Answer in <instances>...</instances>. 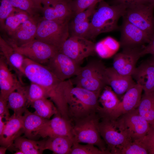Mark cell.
I'll return each mask as SVG.
<instances>
[{"label": "cell", "mask_w": 154, "mask_h": 154, "mask_svg": "<svg viewBox=\"0 0 154 154\" xmlns=\"http://www.w3.org/2000/svg\"><path fill=\"white\" fill-rule=\"evenodd\" d=\"M98 4L92 15L86 37L92 41L101 33L119 29L118 20L127 8L123 5H110L104 0Z\"/></svg>", "instance_id": "3"}, {"label": "cell", "mask_w": 154, "mask_h": 154, "mask_svg": "<svg viewBox=\"0 0 154 154\" xmlns=\"http://www.w3.org/2000/svg\"><path fill=\"white\" fill-rule=\"evenodd\" d=\"M66 0L68 2L72 0Z\"/></svg>", "instance_id": "51"}, {"label": "cell", "mask_w": 154, "mask_h": 154, "mask_svg": "<svg viewBox=\"0 0 154 154\" xmlns=\"http://www.w3.org/2000/svg\"><path fill=\"white\" fill-rule=\"evenodd\" d=\"M72 122L71 120L63 117L58 112L52 119L47 120L38 132L37 135L43 138L64 136L73 138Z\"/></svg>", "instance_id": "15"}, {"label": "cell", "mask_w": 154, "mask_h": 154, "mask_svg": "<svg viewBox=\"0 0 154 154\" xmlns=\"http://www.w3.org/2000/svg\"><path fill=\"white\" fill-rule=\"evenodd\" d=\"M28 87L24 85L12 92L7 99V106L13 110L14 114L22 116L28 107L27 92Z\"/></svg>", "instance_id": "25"}, {"label": "cell", "mask_w": 154, "mask_h": 154, "mask_svg": "<svg viewBox=\"0 0 154 154\" xmlns=\"http://www.w3.org/2000/svg\"><path fill=\"white\" fill-rule=\"evenodd\" d=\"M154 4L149 1L132 5L126 8L122 17L151 38L154 35Z\"/></svg>", "instance_id": "8"}, {"label": "cell", "mask_w": 154, "mask_h": 154, "mask_svg": "<svg viewBox=\"0 0 154 154\" xmlns=\"http://www.w3.org/2000/svg\"><path fill=\"white\" fill-rule=\"evenodd\" d=\"M42 10L44 19L60 22L69 21L73 16L66 0H47Z\"/></svg>", "instance_id": "16"}, {"label": "cell", "mask_w": 154, "mask_h": 154, "mask_svg": "<svg viewBox=\"0 0 154 154\" xmlns=\"http://www.w3.org/2000/svg\"><path fill=\"white\" fill-rule=\"evenodd\" d=\"M106 74L108 85L110 86L118 97L124 95L136 84L132 76L120 74L112 67L106 68Z\"/></svg>", "instance_id": "21"}, {"label": "cell", "mask_w": 154, "mask_h": 154, "mask_svg": "<svg viewBox=\"0 0 154 154\" xmlns=\"http://www.w3.org/2000/svg\"><path fill=\"white\" fill-rule=\"evenodd\" d=\"M1 55L4 58L10 70L13 71L20 82L24 84L22 78L24 76L23 65L25 58L5 39L0 36Z\"/></svg>", "instance_id": "19"}, {"label": "cell", "mask_w": 154, "mask_h": 154, "mask_svg": "<svg viewBox=\"0 0 154 154\" xmlns=\"http://www.w3.org/2000/svg\"><path fill=\"white\" fill-rule=\"evenodd\" d=\"M104 0H72L68 2V5L72 11L73 15L88 9L94 4L98 3Z\"/></svg>", "instance_id": "37"}, {"label": "cell", "mask_w": 154, "mask_h": 154, "mask_svg": "<svg viewBox=\"0 0 154 154\" xmlns=\"http://www.w3.org/2000/svg\"><path fill=\"white\" fill-rule=\"evenodd\" d=\"M137 109L140 115L154 126V91L144 93Z\"/></svg>", "instance_id": "29"}, {"label": "cell", "mask_w": 154, "mask_h": 154, "mask_svg": "<svg viewBox=\"0 0 154 154\" xmlns=\"http://www.w3.org/2000/svg\"><path fill=\"white\" fill-rule=\"evenodd\" d=\"M35 112L41 117L49 119L53 115L58 113V110L54 103L48 98H44L37 100L31 104Z\"/></svg>", "instance_id": "32"}, {"label": "cell", "mask_w": 154, "mask_h": 154, "mask_svg": "<svg viewBox=\"0 0 154 154\" xmlns=\"http://www.w3.org/2000/svg\"><path fill=\"white\" fill-rule=\"evenodd\" d=\"M140 139L147 150L149 154H154V126L150 125L147 134Z\"/></svg>", "instance_id": "40"}, {"label": "cell", "mask_w": 154, "mask_h": 154, "mask_svg": "<svg viewBox=\"0 0 154 154\" xmlns=\"http://www.w3.org/2000/svg\"><path fill=\"white\" fill-rule=\"evenodd\" d=\"M98 4L95 3L87 9L76 15L70 24H76L88 20V18L92 15Z\"/></svg>", "instance_id": "41"}, {"label": "cell", "mask_w": 154, "mask_h": 154, "mask_svg": "<svg viewBox=\"0 0 154 154\" xmlns=\"http://www.w3.org/2000/svg\"><path fill=\"white\" fill-rule=\"evenodd\" d=\"M45 141H36L19 136L15 139L12 147L22 151L24 154H42Z\"/></svg>", "instance_id": "28"}, {"label": "cell", "mask_w": 154, "mask_h": 154, "mask_svg": "<svg viewBox=\"0 0 154 154\" xmlns=\"http://www.w3.org/2000/svg\"><path fill=\"white\" fill-rule=\"evenodd\" d=\"M123 19L119 28V42L122 48L142 47L149 42L151 38L147 34L125 18Z\"/></svg>", "instance_id": "13"}, {"label": "cell", "mask_w": 154, "mask_h": 154, "mask_svg": "<svg viewBox=\"0 0 154 154\" xmlns=\"http://www.w3.org/2000/svg\"><path fill=\"white\" fill-rule=\"evenodd\" d=\"M98 101L101 106L98 110L97 114L100 119H108L121 101L110 86L107 85L101 91Z\"/></svg>", "instance_id": "23"}, {"label": "cell", "mask_w": 154, "mask_h": 154, "mask_svg": "<svg viewBox=\"0 0 154 154\" xmlns=\"http://www.w3.org/2000/svg\"><path fill=\"white\" fill-rule=\"evenodd\" d=\"M15 154H24V153L21 151L19 150L17 151L15 153Z\"/></svg>", "instance_id": "49"}, {"label": "cell", "mask_w": 154, "mask_h": 154, "mask_svg": "<svg viewBox=\"0 0 154 154\" xmlns=\"http://www.w3.org/2000/svg\"><path fill=\"white\" fill-rule=\"evenodd\" d=\"M15 74L11 71L4 57H0V96L7 100L12 92L23 86Z\"/></svg>", "instance_id": "20"}, {"label": "cell", "mask_w": 154, "mask_h": 154, "mask_svg": "<svg viewBox=\"0 0 154 154\" xmlns=\"http://www.w3.org/2000/svg\"><path fill=\"white\" fill-rule=\"evenodd\" d=\"M7 148L5 147L1 146L0 147V154H5Z\"/></svg>", "instance_id": "47"}, {"label": "cell", "mask_w": 154, "mask_h": 154, "mask_svg": "<svg viewBox=\"0 0 154 154\" xmlns=\"http://www.w3.org/2000/svg\"><path fill=\"white\" fill-rule=\"evenodd\" d=\"M44 98H48L44 89L39 84L31 82L27 92L28 106L34 102Z\"/></svg>", "instance_id": "36"}, {"label": "cell", "mask_w": 154, "mask_h": 154, "mask_svg": "<svg viewBox=\"0 0 154 154\" xmlns=\"http://www.w3.org/2000/svg\"><path fill=\"white\" fill-rule=\"evenodd\" d=\"M148 54L154 55V35L151 37L148 44L144 46L141 52V56Z\"/></svg>", "instance_id": "44"}, {"label": "cell", "mask_w": 154, "mask_h": 154, "mask_svg": "<svg viewBox=\"0 0 154 154\" xmlns=\"http://www.w3.org/2000/svg\"><path fill=\"white\" fill-rule=\"evenodd\" d=\"M14 7L25 11L33 17H38L39 11L42 9L38 7L33 0H10Z\"/></svg>", "instance_id": "34"}, {"label": "cell", "mask_w": 154, "mask_h": 154, "mask_svg": "<svg viewBox=\"0 0 154 154\" xmlns=\"http://www.w3.org/2000/svg\"><path fill=\"white\" fill-rule=\"evenodd\" d=\"M69 34V21L60 22L42 18L39 20L35 38L60 51Z\"/></svg>", "instance_id": "6"}, {"label": "cell", "mask_w": 154, "mask_h": 154, "mask_svg": "<svg viewBox=\"0 0 154 154\" xmlns=\"http://www.w3.org/2000/svg\"><path fill=\"white\" fill-rule=\"evenodd\" d=\"M9 108L7 106V101L0 96V116H3L6 121L11 117Z\"/></svg>", "instance_id": "42"}, {"label": "cell", "mask_w": 154, "mask_h": 154, "mask_svg": "<svg viewBox=\"0 0 154 154\" xmlns=\"http://www.w3.org/2000/svg\"><path fill=\"white\" fill-rule=\"evenodd\" d=\"M24 76L43 87L48 98L64 118L70 120L64 95V81L57 78L45 65L25 57L23 65Z\"/></svg>", "instance_id": "1"}, {"label": "cell", "mask_w": 154, "mask_h": 154, "mask_svg": "<svg viewBox=\"0 0 154 154\" xmlns=\"http://www.w3.org/2000/svg\"><path fill=\"white\" fill-rule=\"evenodd\" d=\"M40 19L33 17L21 24L6 40L12 46H19L35 39Z\"/></svg>", "instance_id": "18"}, {"label": "cell", "mask_w": 154, "mask_h": 154, "mask_svg": "<svg viewBox=\"0 0 154 154\" xmlns=\"http://www.w3.org/2000/svg\"><path fill=\"white\" fill-rule=\"evenodd\" d=\"M149 0H112L110 1V5H123L127 8L130 6L146 2Z\"/></svg>", "instance_id": "43"}, {"label": "cell", "mask_w": 154, "mask_h": 154, "mask_svg": "<svg viewBox=\"0 0 154 154\" xmlns=\"http://www.w3.org/2000/svg\"><path fill=\"white\" fill-rule=\"evenodd\" d=\"M23 116V131L29 139L37 136L38 132L47 119L43 118L35 112H31L27 109Z\"/></svg>", "instance_id": "26"}, {"label": "cell", "mask_w": 154, "mask_h": 154, "mask_svg": "<svg viewBox=\"0 0 154 154\" xmlns=\"http://www.w3.org/2000/svg\"><path fill=\"white\" fill-rule=\"evenodd\" d=\"M89 20L76 24H69V33L71 36L82 37L86 38L89 28Z\"/></svg>", "instance_id": "38"}, {"label": "cell", "mask_w": 154, "mask_h": 154, "mask_svg": "<svg viewBox=\"0 0 154 154\" xmlns=\"http://www.w3.org/2000/svg\"><path fill=\"white\" fill-rule=\"evenodd\" d=\"M149 154L140 139H131L124 144L117 146L113 154Z\"/></svg>", "instance_id": "33"}, {"label": "cell", "mask_w": 154, "mask_h": 154, "mask_svg": "<svg viewBox=\"0 0 154 154\" xmlns=\"http://www.w3.org/2000/svg\"><path fill=\"white\" fill-rule=\"evenodd\" d=\"M33 0L37 6L42 10V7L41 6V4H43L47 0Z\"/></svg>", "instance_id": "46"}, {"label": "cell", "mask_w": 154, "mask_h": 154, "mask_svg": "<svg viewBox=\"0 0 154 154\" xmlns=\"http://www.w3.org/2000/svg\"><path fill=\"white\" fill-rule=\"evenodd\" d=\"M95 43L85 38L70 36L60 50L80 65L84 60L96 54Z\"/></svg>", "instance_id": "9"}, {"label": "cell", "mask_w": 154, "mask_h": 154, "mask_svg": "<svg viewBox=\"0 0 154 154\" xmlns=\"http://www.w3.org/2000/svg\"><path fill=\"white\" fill-rule=\"evenodd\" d=\"M118 118L133 140L142 138L150 128V125L140 115L137 108L121 115Z\"/></svg>", "instance_id": "14"}, {"label": "cell", "mask_w": 154, "mask_h": 154, "mask_svg": "<svg viewBox=\"0 0 154 154\" xmlns=\"http://www.w3.org/2000/svg\"><path fill=\"white\" fill-rule=\"evenodd\" d=\"M44 65L57 78L63 81L76 76L81 67L80 65L60 51Z\"/></svg>", "instance_id": "10"}, {"label": "cell", "mask_w": 154, "mask_h": 154, "mask_svg": "<svg viewBox=\"0 0 154 154\" xmlns=\"http://www.w3.org/2000/svg\"><path fill=\"white\" fill-rule=\"evenodd\" d=\"M132 76L142 87L144 93L154 91V66L148 60L136 68Z\"/></svg>", "instance_id": "24"}, {"label": "cell", "mask_w": 154, "mask_h": 154, "mask_svg": "<svg viewBox=\"0 0 154 154\" xmlns=\"http://www.w3.org/2000/svg\"><path fill=\"white\" fill-rule=\"evenodd\" d=\"M100 120L98 115L95 113L73 121L74 142L92 144L102 151L107 150L106 144L99 131Z\"/></svg>", "instance_id": "5"}, {"label": "cell", "mask_w": 154, "mask_h": 154, "mask_svg": "<svg viewBox=\"0 0 154 154\" xmlns=\"http://www.w3.org/2000/svg\"><path fill=\"white\" fill-rule=\"evenodd\" d=\"M70 154H111L108 150L103 151L94 145H82L74 142Z\"/></svg>", "instance_id": "35"}, {"label": "cell", "mask_w": 154, "mask_h": 154, "mask_svg": "<svg viewBox=\"0 0 154 154\" xmlns=\"http://www.w3.org/2000/svg\"><path fill=\"white\" fill-rule=\"evenodd\" d=\"M74 142L72 138L64 136L51 137L45 141L44 149H48L56 154H70Z\"/></svg>", "instance_id": "27"}, {"label": "cell", "mask_w": 154, "mask_h": 154, "mask_svg": "<svg viewBox=\"0 0 154 154\" xmlns=\"http://www.w3.org/2000/svg\"><path fill=\"white\" fill-rule=\"evenodd\" d=\"M99 129L107 150L111 154H113L117 146L132 139L118 118L114 119H100Z\"/></svg>", "instance_id": "7"}, {"label": "cell", "mask_w": 154, "mask_h": 154, "mask_svg": "<svg viewBox=\"0 0 154 154\" xmlns=\"http://www.w3.org/2000/svg\"><path fill=\"white\" fill-rule=\"evenodd\" d=\"M23 116L14 114L5 122V127L0 135V144L7 149L12 147L15 139L23 130Z\"/></svg>", "instance_id": "22"}, {"label": "cell", "mask_w": 154, "mask_h": 154, "mask_svg": "<svg viewBox=\"0 0 154 154\" xmlns=\"http://www.w3.org/2000/svg\"><path fill=\"white\" fill-rule=\"evenodd\" d=\"M100 94L74 86L70 79L65 81L64 95L70 120L73 121L97 113Z\"/></svg>", "instance_id": "2"}, {"label": "cell", "mask_w": 154, "mask_h": 154, "mask_svg": "<svg viewBox=\"0 0 154 154\" xmlns=\"http://www.w3.org/2000/svg\"><path fill=\"white\" fill-rule=\"evenodd\" d=\"M119 42L108 37L95 43L96 54L100 58L107 59L113 56L118 50Z\"/></svg>", "instance_id": "31"}, {"label": "cell", "mask_w": 154, "mask_h": 154, "mask_svg": "<svg viewBox=\"0 0 154 154\" xmlns=\"http://www.w3.org/2000/svg\"><path fill=\"white\" fill-rule=\"evenodd\" d=\"M12 46L25 57L43 65L59 51L53 46L36 39L19 46Z\"/></svg>", "instance_id": "11"}, {"label": "cell", "mask_w": 154, "mask_h": 154, "mask_svg": "<svg viewBox=\"0 0 154 154\" xmlns=\"http://www.w3.org/2000/svg\"><path fill=\"white\" fill-rule=\"evenodd\" d=\"M15 8L10 0H1L0 6V24L1 28L3 29L6 19Z\"/></svg>", "instance_id": "39"}, {"label": "cell", "mask_w": 154, "mask_h": 154, "mask_svg": "<svg viewBox=\"0 0 154 154\" xmlns=\"http://www.w3.org/2000/svg\"><path fill=\"white\" fill-rule=\"evenodd\" d=\"M147 60L151 64L154 66V55H151V57Z\"/></svg>", "instance_id": "48"}, {"label": "cell", "mask_w": 154, "mask_h": 154, "mask_svg": "<svg viewBox=\"0 0 154 154\" xmlns=\"http://www.w3.org/2000/svg\"><path fill=\"white\" fill-rule=\"evenodd\" d=\"M144 46L123 48L121 52L114 56L112 67L120 74L132 76L136 68L138 60L141 57V52Z\"/></svg>", "instance_id": "12"}, {"label": "cell", "mask_w": 154, "mask_h": 154, "mask_svg": "<svg viewBox=\"0 0 154 154\" xmlns=\"http://www.w3.org/2000/svg\"><path fill=\"white\" fill-rule=\"evenodd\" d=\"M106 68L100 60L94 59L81 68L78 74L70 79L72 84L93 92L101 93L108 85Z\"/></svg>", "instance_id": "4"}, {"label": "cell", "mask_w": 154, "mask_h": 154, "mask_svg": "<svg viewBox=\"0 0 154 154\" xmlns=\"http://www.w3.org/2000/svg\"><path fill=\"white\" fill-rule=\"evenodd\" d=\"M142 87L136 83L123 95L122 100L108 119H116L121 115L137 109L142 97Z\"/></svg>", "instance_id": "17"}, {"label": "cell", "mask_w": 154, "mask_h": 154, "mask_svg": "<svg viewBox=\"0 0 154 154\" xmlns=\"http://www.w3.org/2000/svg\"><path fill=\"white\" fill-rule=\"evenodd\" d=\"M32 17L26 12L15 8L6 19L3 30L11 36L21 24Z\"/></svg>", "instance_id": "30"}, {"label": "cell", "mask_w": 154, "mask_h": 154, "mask_svg": "<svg viewBox=\"0 0 154 154\" xmlns=\"http://www.w3.org/2000/svg\"><path fill=\"white\" fill-rule=\"evenodd\" d=\"M3 117L0 116V135H1L3 130L5 127V122H4L3 121Z\"/></svg>", "instance_id": "45"}, {"label": "cell", "mask_w": 154, "mask_h": 154, "mask_svg": "<svg viewBox=\"0 0 154 154\" xmlns=\"http://www.w3.org/2000/svg\"><path fill=\"white\" fill-rule=\"evenodd\" d=\"M149 1L151 3L154 4V0H149Z\"/></svg>", "instance_id": "50"}]
</instances>
